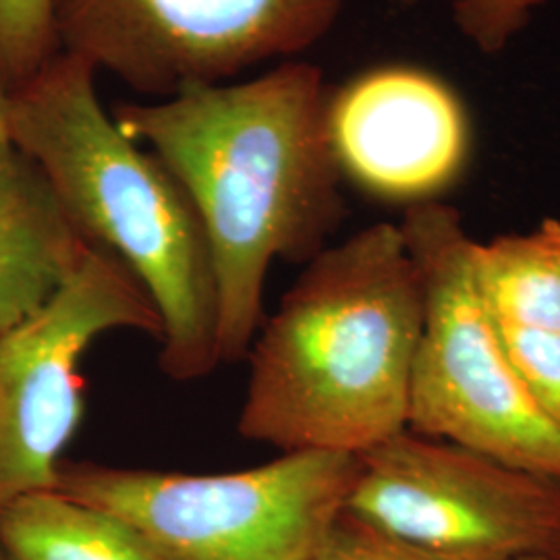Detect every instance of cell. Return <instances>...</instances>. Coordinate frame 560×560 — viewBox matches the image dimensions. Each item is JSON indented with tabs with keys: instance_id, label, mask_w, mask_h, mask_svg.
Segmentation results:
<instances>
[{
	"instance_id": "obj_2",
	"label": "cell",
	"mask_w": 560,
	"mask_h": 560,
	"mask_svg": "<svg viewBox=\"0 0 560 560\" xmlns=\"http://www.w3.org/2000/svg\"><path fill=\"white\" fill-rule=\"evenodd\" d=\"M420 272L378 222L307 261L252 342L240 434L280 453L361 455L407 430Z\"/></svg>"
},
{
	"instance_id": "obj_13",
	"label": "cell",
	"mask_w": 560,
	"mask_h": 560,
	"mask_svg": "<svg viewBox=\"0 0 560 560\" xmlns=\"http://www.w3.org/2000/svg\"><path fill=\"white\" fill-rule=\"evenodd\" d=\"M57 52L52 0H0V67L11 88L30 80Z\"/></svg>"
},
{
	"instance_id": "obj_3",
	"label": "cell",
	"mask_w": 560,
	"mask_h": 560,
	"mask_svg": "<svg viewBox=\"0 0 560 560\" xmlns=\"http://www.w3.org/2000/svg\"><path fill=\"white\" fill-rule=\"evenodd\" d=\"M15 148L42 168L88 243L113 254L161 318L162 372L208 376L221 361L210 247L179 183L102 106L96 71L57 52L11 88Z\"/></svg>"
},
{
	"instance_id": "obj_10",
	"label": "cell",
	"mask_w": 560,
	"mask_h": 560,
	"mask_svg": "<svg viewBox=\"0 0 560 560\" xmlns=\"http://www.w3.org/2000/svg\"><path fill=\"white\" fill-rule=\"evenodd\" d=\"M90 247L36 162L18 148L0 161V332L40 312Z\"/></svg>"
},
{
	"instance_id": "obj_8",
	"label": "cell",
	"mask_w": 560,
	"mask_h": 560,
	"mask_svg": "<svg viewBox=\"0 0 560 560\" xmlns=\"http://www.w3.org/2000/svg\"><path fill=\"white\" fill-rule=\"evenodd\" d=\"M115 330L161 339V318L131 272L92 245L40 312L0 332V511L57 490L83 416L81 360Z\"/></svg>"
},
{
	"instance_id": "obj_6",
	"label": "cell",
	"mask_w": 560,
	"mask_h": 560,
	"mask_svg": "<svg viewBox=\"0 0 560 560\" xmlns=\"http://www.w3.org/2000/svg\"><path fill=\"white\" fill-rule=\"evenodd\" d=\"M345 2L52 0V27L59 52L161 101L298 57L335 27Z\"/></svg>"
},
{
	"instance_id": "obj_18",
	"label": "cell",
	"mask_w": 560,
	"mask_h": 560,
	"mask_svg": "<svg viewBox=\"0 0 560 560\" xmlns=\"http://www.w3.org/2000/svg\"><path fill=\"white\" fill-rule=\"evenodd\" d=\"M390 2H395V4H399V7H411V4H416L418 0H390Z\"/></svg>"
},
{
	"instance_id": "obj_5",
	"label": "cell",
	"mask_w": 560,
	"mask_h": 560,
	"mask_svg": "<svg viewBox=\"0 0 560 560\" xmlns=\"http://www.w3.org/2000/svg\"><path fill=\"white\" fill-rule=\"evenodd\" d=\"M358 455L280 453L229 474L62 460L57 490L133 523L173 560H314Z\"/></svg>"
},
{
	"instance_id": "obj_9",
	"label": "cell",
	"mask_w": 560,
	"mask_h": 560,
	"mask_svg": "<svg viewBox=\"0 0 560 560\" xmlns=\"http://www.w3.org/2000/svg\"><path fill=\"white\" fill-rule=\"evenodd\" d=\"M326 117L342 179L376 200H439L469 161L465 104L420 67L384 65L330 88Z\"/></svg>"
},
{
	"instance_id": "obj_4",
	"label": "cell",
	"mask_w": 560,
	"mask_h": 560,
	"mask_svg": "<svg viewBox=\"0 0 560 560\" xmlns=\"http://www.w3.org/2000/svg\"><path fill=\"white\" fill-rule=\"evenodd\" d=\"M399 226L423 293L407 430L560 480V430L506 353L459 212L423 201L405 210Z\"/></svg>"
},
{
	"instance_id": "obj_14",
	"label": "cell",
	"mask_w": 560,
	"mask_h": 560,
	"mask_svg": "<svg viewBox=\"0 0 560 560\" xmlns=\"http://www.w3.org/2000/svg\"><path fill=\"white\" fill-rule=\"evenodd\" d=\"M497 322L529 397L560 430V332Z\"/></svg>"
},
{
	"instance_id": "obj_12",
	"label": "cell",
	"mask_w": 560,
	"mask_h": 560,
	"mask_svg": "<svg viewBox=\"0 0 560 560\" xmlns=\"http://www.w3.org/2000/svg\"><path fill=\"white\" fill-rule=\"evenodd\" d=\"M476 275L494 318L560 332V221L529 233L476 241Z\"/></svg>"
},
{
	"instance_id": "obj_1",
	"label": "cell",
	"mask_w": 560,
	"mask_h": 560,
	"mask_svg": "<svg viewBox=\"0 0 560 560\" xmlns=\"http://www.w3.org/2000/svg\"><path fill=\"white\" fill-rule=\"evenodd\" d=\"M320 69L282 60L258 78L120 102L113 119L191 201L210 247L221 361L247 355L275 260L310 261L345 217Z\"/></svg>"
},
{
	"instance_id": "obj_11",
	"label": "cell",
	"mask_w": 560,
	"mask_h": 560,
	"mask_svg": "<svg viewBox=\"0 0 560 560\" xmlns=\"http://www.w3.org/2000/svg\"><path fill=\"white\" fill-rule=\"evenodd\" d=\"M0 548L9 560H173L133 523L60 490L2 509Z\"/></svg>"
},
{
	"instance_id": "obj_17",
	"label": "cell",
	"mask_w": 560,
	"mask_h": 560,
	"mask_svg": "<svg viewBox=\"0 0 560 560\" xmlns=\"http://www.w3.org/2000/svg\"><path fill=\"white\" fill-rule=\"evenodd\" d=\"M9 96H11V85L0 67V161L15 150V143L11 138V125H9Z\"/></svg>"
},
{
	"instance_id": "obj_7",
	"label": "cell",
	"mask_w": 560,
	"mask_h": 560,
	"mask_svg": "<svg viewBox=\"0 0 560 560\" xmlns=\"http://www.w3.org/2000/svg\"><path fill=\"white\" fill-rule=\"evenodd\" d=\"M345 509L451 560H560V480L402 430L358 455Z\"/></svg>"
},
{
	"instance_id": "obj_15",
	"label": "cell",
	"mask_w": 560,
	"mask_h": 560,
	"mask_svg": "<svg viewBox=\"0 0 560 560\" xmlns=\"http://www.w3.org/2000/svg\"><path fill=\"white\" fill-rule=\"evenodd\" d=\"M314 560H451L340 509L326 527Z\"/></svg>"
},
{
	"instance_id": "obj_19",
	"label": "cell",
	"mask_w": 560,
	"mask_h": 560,
	"mask_svg": "<svg viewBox=\"0 0 560 560\" xmlns=\"http://www.w3.org/2000/svg\"><path fill=\"white\" fill-rule=\"evenodd\" d=\"M0 560H9V557L4 555V550H2V548H0Z\"/></svg>"
},
{
	"instance_id": "obj_16",
	"label": "cell",
	"mask_w": 560,
	"mask_h": 560,
	"mask_svg": "<svg viewBox=\"0 0 560 560\" xmlns=\"http://www.w3.org/2000/svg\"><path fill=\"white\" fill-rule=\"evenodd\" d=\"M460 36L488 57L504 52L550 0H446Z\"/></svg>"
}]
</instances>
